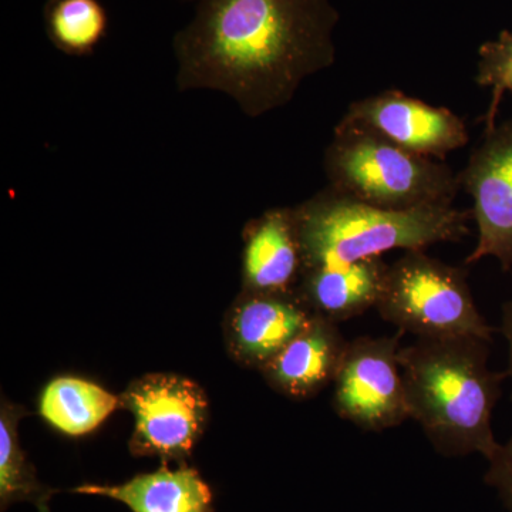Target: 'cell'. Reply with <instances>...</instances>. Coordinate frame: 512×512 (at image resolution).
Masks as SVG:
<instances>
[{
	"label": "cell",
	"instance_id": "3",
	"mask_svg": "<svg viewBox=\"0 0 512 512\" xmlns=\"http://www.w3.org/2000/svg\"><path fill=\"white\" fill-rule=\"evenodd\" d=\"M302 249V271L339 268L393 249H424L470 234V210L426 207L396 211L373 207L329 185L293 207Z\"/></svg>",
	"mask_w": 512,
	"mask_h": 512
},
{
	"label": "cell",
	"instance_id": "18",
	"mask_svg": "<svg viewBox=\"0 0 512 512\" xmlns=\"http://www.w3.org/2000/svg\"><path fill=\"white\" fill-rule=\"evenodd\" d=\"M476 83L493 92L485 128L494 126L504 93H512V30L503 32L478 49Z\"/></svg>",
	"mask_w": 512,
	"mask_h": 512
},
{
	"label": "cell",
	"instance_id": "2",
	"mask_svg": "<svg viewBox=\"0 0 512 512\" xmlns=\"http://www.w3.org/2000/svg\"><path fill=\"white\" fill-rule=\"evenodd\" d=\"M490 343L417 339L399 350L409 417L441 456L478 453L490 460L500 446L491 421L507 376L488 366Z\"/></svg>",
	"mask_w": 512,
	"mask_h": 512
},
{
	"label": "cell",
	"instance_id": "14",
	"mask_svg": "<svg viewBox=\"0 0 512 512\" xmlns=\"http://www.w3.org/2000/svg\"><path fill=\"white\" fill-rule=\"evenodd\" d=\"M73 493L99 495L127 505L133 512H212L214 494L195 468L163 466L153 473L137 474L126 483L84 484Z\"/></svg>",
	"mask_w": 512,
	"mask_h": 512
},
{
	"label": "cell",
	"instance_id": "7",
	"mask_svg": "<svg viewBox=\"0 0 512 512\" xmlns=\"http://www.w3.org/2000/svg\"><path fill=\"white\" fill-rule=\"evenodd\" d=\"M400 332L349 342L333 382V409L365 431H383L410 419L399 365Z\"/></svg>",
	"mask_w": 512,
	"mask_h": 512
},
{
	"label": "cell",
	"instance_id": "11",
	"mask_svg": "<svg viewBox=\"0 0 512 512\" xmlns=\"http://www.w3.org/2000/svg\"><path fill=\"white\" fill-rule=\"evenodd\" d=\"M348 346L338 323L315 315L261 372L279 393L309 399L335 382Z\"/></svg>",
	"mask_w": 512,
	"mask_h": 512
},
{
	"label": "cell",
	"instance_id": "5",
	"mask_svg": "<svg viewBox=\"0 0 512 512\" xmlns=\"http://www.w3.org/2000/svg\"><path fill=\"white\" fill-rule=\"evenodd\" d=\"M468 271L406 251L387 269L376 305L380 318L417 339L478 338L491 342L494 329L474 302Z\"/></svg>",
	"mask_w": 512,
	"mask_h": 512
},
{
	"label": "cell",
	"instance_id": "4",
	"mask_svg": "<svg viewBox=\"0 0 512 512\" xmlns=\"http://www.w3.org/2000/svg\"><path fill=\"white\" fill-rule=\"evenodd\" d=\"M323 168L330 188L384 210L448 207L461 191L458 173L444 161L410 153L345 120L336 124Z\"/></svg>",
	"mask_w": 512,
	"mask_h": 512
},
{
	"label": "cell",
	"instance_id": "12",
	"mask_svg": "<svg viewBox=\"0 0 512 512\" xmlns=\"http://www.w3.org/2000/svg\"><path fill=\"white\" fill-rule=\"evenodd\" d=\"M302 274L293 207L272 208L249 222L242 249V291L292 292Z\"/></svg>",
	"mask_w": 512,
	"mask_h": 512
},
{
	"label": "cell",
	"instance_id": "16",
	"mask_svg": "<svg viewBox=\"0 0 512 512\" xmlns=\"http://www.w3.org/2000/svg\"><path fill=\"white\" fill-rule=\"evenodd\" d=\"M25 412L15 404L2 402L0 412V507L29 501L40 512H50L47 503L52 491L40 483L35 467L20 447L19 421Z\"/></svg>",
	"mask_w": 512,
	"mask_h": 512
},
{
	"label": "cell",
	"instance_id": "15",
	"mask_svg": "<svg viewBox=\"0 0 512 512\" xmlns=\"http://www.w3.org/2000/svg\"><path fill=\"white\" fill-rule=\"evenodd\" d=\"M121 406V397L80 377L50 380L40 394L39 414L66 436L92 433Z\"/></svg>",
	"mask_w": 512,
	"mask_h": 512
},
{
	"label": "cell",
	"instance_id": "13",
	"mask_svg": "<svg viewBox=\"0 0 512 512\" xmlns=\"http://www.w3.org/2000/svg\"><path fill=\"white\" fill-rule=\"evenodd\" d=\"M387 269L382 256L339 268L303 269L295 292L313 315L345 322L376 309Z\"/></svg>",
	"mask_w": 512,
	"mask_h": 512
},
{
	"label": "cell",
	"instance_id": "10",
	"mask_svg": "<svg viewBox=\"0 0 512 512\" xmlns=\"http://www.w3.org/2000/svg\"><path fill=\"white\" fill-rule=\"evenodd\" d=\"M313 316L295 291H242L225 322L229 352L241 365L262 370Z\"/></svg>",
	"mask_w": 512,
	"mask_h": 512
},
{
	"label": "cell",
	"instance_id": "9",
	"mask_svg": "<svg viewBox=\"0 0 512 512\" xmlns=\"http://www.w3.org/2000/svg\"><path fill=\"white\" fill-rule=\"evenodd\" d=\"M342 120L360 124L410 153L433 160H446L470 141L466 121L454 111L394 89L353 101Z\"/></svg>",
	"mask_w": 512,
	"mask_h": 512
},
{
	"label": "cell",
	"instance_id": "8",
	"mask_svg": "<svg viewBox=\"0 0 512 512\" xmlns=\"http://www.w3.org/2000/svg\"><path fill=\"white\" fill-rule=\"evenodd\" d=\"M461 190L473 200L478 241L466 264L494 258L512 269V120L487 127L483 140L458 173Z\"/></svg>",
	"mask_w": 512,
	"mask_h": 512
},
{
	"label": "cell",
	"instance_id": "19",
	"mask_svg": "<svg viewBox=\"0 0 512 512\" xmlns=\"http://www.w3.org/2000/svg\"><path fill=\"white\" fill-rule=\"evenodd\" d=\"M488 463L490 468L484 476L485 484L497 490L505 510L512 512V437L498 446Z\"/></svg>",
	"mask_w": 512,
	"mask_h": 512
},
{
	"label": "cell",
	"instance_id": "1",
	"mask_svg": "<svg viewBox=\"0 0 512 512\" xmlns=\"http://www.w3.org/2000/svg\"><path fill=\"white\" fill-rule=\"evenodd\" d=\"M197 2L173 40L180 92H220L258 119L336 62L340 15L332 0Z\"/></svg>",
	"mask_w": 512,
	"mask_h": 512
},
{
	"label": "cell",
	"instance_id": "20",
	"mask_svg": "<svg viewBox=\"0 0 512 512\" xmlns=\"http://www.w3.org/2000/svg\"><path fill=\"white\" fill-rule=\"evenodd\" d=\"M500 332L503 333L508 346V360L507 369H505V376H507L512 382V299L511 301L504 303Z\"/></svg>",
	"mask_w": 512,
	"mask_h": 512
},
{
	"label": "cell",
	"instance_id": "17",
	"mask_svg": "<svg viewBox=\"0 0 512 512\" xmlns=\"http://www.w3.org/2000/svg\"><path fill=\"white\" fill-rule=\"evenodd\" d=\"M43 16L52 45L72 56L92 53L109 25L99 0H47Z\"/></svg>",
	"mask_w": 512,
	"mask_h": 512
},
{
	"label": "cell",
	"instance_id": "6",
	"mask_svg": "<svg viewBox=\"0 0 512 512\" xmlns=\"http://www.w3.org/2000/svg\"><path fill=\"white\" fill-rule=\"evenodd\" d=\"M121 397L133 414L134 456L180 461L190 456L208 419V399L197 383L178 375L154 373L134 380Z\"/></svg>",
	"mask_w": 512,
	"mask_h": 512
}]
</instances>
